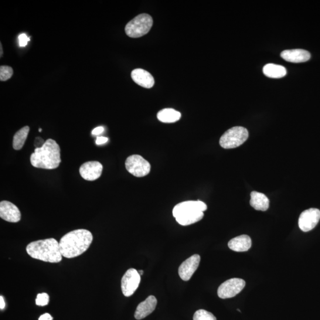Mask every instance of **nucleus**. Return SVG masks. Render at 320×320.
<instances>
[{
    "mask_svg": "<svg viewBox=\"0 0 320 320\" xmlns=\"http://www.w3.org/2000/svg\"><path fill=\"white\" fill-rule=\"evenodd\" d=\"M93 240V234L88 230L79 229L71 231L60 240L61 254L68 258L79 256L88 249Z\"/></svg>",
    "mask_w": 320,
    "mask_h": 320,
    "instance_id": "nucleus-1",
    "label": "nucleus"
},
{
    "mask_svg": "<svg viewBox=\"0 0 320 320\" xmlns=\"http://www.w3.org/2000/svg\"><path fill=\"white\" fill-rule=\"evenodd\" d=\"M60 145L52 139H48L42 147L36 148L30 155V163L36 168L53 170L61 162Z\"/></svg>",
    "mask_w": 320,
    "mask_h": 320,
    "instance_id": "nucleus-2",
    "label": "nucleus"
},
{
    "mask_svg": "<svg viewBox=\"0 0 320 320\" xmlns=\"http://www.w3.org/2000/svg\"><path fill=\"white\" fill-rule=\"evenodd\" d=\"M26 251L37 260L49 263H59L62 260L60 244L55 238L33 241L26 247Z\"/></svg>",
    "mask_w": 320,
    "mask_h": 320,
    "instance_id": "nucleus-3",
    "label": "nucleus"
},
{
    "mask_svg": "<svg viewBox=\"0 0 320 320\" xmlns=\"http://www.w3.org/2000/svg\"><path fill=\"white\" fill-rule=\"evenodd\" d=\"M207 209L206 204L200 200H189L180 203L173 210L177 222L183 226H189L201 220L203 212Z\"/></svg>",
    "mask_w": 320,
    "mask_h": 320,
    "instance_id": "nucleus-4",
    "label": "nucleus"
},
{
    "mask_svg": "<svg viewBox=\"0 0 320 320\" xmlns=\"http://www.w3.org/2000/svg\"><path fill=\"white\" fill-rule=\"evenodd\" d=\"M152 17L147 14H141L136 16L125 26V33L132 38H138L148 33L152 28Z\"/></svg>",
    "mask_w": 320,
    "mask_h": 320,
    "instance_id": "nucleus-5",
    "label": "nucleus"
},
{
    "mask_svg": "<svg viewBox=\"0 0 320 320\" xmlns=\"http://www.w3.org/2000/svg\"><path fill=\"white\" fill-rule=\"evenodd\" d=\"M248 132L242 127H235L229 129L221 136L220 144L225 149L238 147L247 141Z\"/></svg>",
    "mask_w": 320,
    "mask_h": 320,
    "instance_id": "nucleus-6",
    "label": "nucleus"
},
{
    "mask_svg": "<svg viewBox=\"0 0 320 320\" xmlns=\"http://www.w3.org/2000/svg\"><path fill=\"white\" fill-rule=\"evenodd\" d=\"M125 168L131 175L137 178L148 175L151 171V165L139 155H132L126 159Z\"/></svg>",
    "mask_w": 320,
    "mask_h": 320,
    "instance_id": "nucleus-7",
    "label": "nucleus"
},
{
    "mask_svg": "<svg viewBox=\"0 0 320 320\" xmlns=\"http://www.w3.org/2000/svg\"><path fill=\"white\" fill-rule=\"evenodd\" d=\"M246 285L243 279L233 278L224 282L218 289V295L221 299H227L236 297L243 290Z\"/></svg>",
    "mask_w": 320,
    "mask_h": 320,
    "instance_id": "nucleus-8",
    "label": "nucleus"
},
{
    "mask_svg": "<svg viewBox=\"0 0 320 320\" xmlns=\"http://www.w3.org/2000/svg\"><path fill=\"white\" fill-rule=\"evenodd\" d=\"M141 282V275L135 269H129L122 278L121 288L125 297H131L137 291Z\"/></svg>",
    "mask_w": 320,
    "mask_h": 320,
    "instance_id": "nucleus-9",
    "label": "nucleus"
},
{
    "mask_svg": "<svg viewBox=\"0 0 320 320\" xmlns=\"http://www.w3.org/2000/svg\"><path fill=\"white\" fill-rule=\"evenodd\" d=\"M320 220V210L311 208L302 212L298 220L299 229L304 232L314 229Z\"/></svg>",
    "mask_w": 320,
    "mask_h": 320,
    "instance_id": "nucleus-10",
    "label": "nucleus"
},
{
    "mask_svg": "<svg viewBox=\"0 0 320 320\" xmlns=\"http://www.w3.org/2000/svg\"><path fill=\"white\" fill-rule=\"evenodd\" d=\"M103 172V166L97 161L88 162L81 166L80 174L87 181H94L100 178Z\"/></svg>",
    "mask_w": 320,
    "mask_h": 320,
    "instance_id": "nucleus-11",
    "label": "nucleus"
},
{
    "mask_svg": "<svg viewBox=\"0 0 320 320\" xmlns=\"http://www.w3.org/2000/svg\"><path fill=\"white\" fill-rule=\"evenodd\" d=\"M200 257L198 254H194L183 261L179 268V275L184 281H188L198 268Z\"/></svg>",
    "mask_w": 320,
    "mask_h": 320,
    "instance_id": "nucleus-12",
    "label": "nucleus"
},
{
    "mask_svg": "<svg viewBox=\"0 0 320 320\" xmlns=\"http://www.w3.org/2000/svg\"><path fill=\"white\" fill-rule=\"evenodd\" d=\"M0 217L8 222L16 223L21 220V213L15 204L3 200L0 202Z\"/></svg>",
    "mask_w": 320,
    "mask_h": 320,
    "instance_id": "nucleus-13",
    "label": "nucleus"
},
{
    "mask_svg": "<svg viewBox=\"0 0 320 320\" xmlns=\"http://www.w3.org/2000/svg\"><path fill=\"white\" fill-rule=\"evenodd\" d=\"M157 300L154 296L150 295L139 304L135 312V318L137 319H142L146 317L155 310Z\"/></svg>",
    "mask_w": 320,
    "mask_h": 320,
    "instance_id": "nucleus-14",
    "label": "nucleus"
},
{
    "mask_svg": "<svg viewBox=\"0 0 320 320\" xmlns=\"http://www.w3.org/2000/svg\"><path fill=\"white\" fill-rule=\"evenodd\" d=\"M281 56L285 61L294 63H304L311 59V54L308 51L301 49L284 50Z\"/></svg>",
    "mask_w": 320,
    "mask_h": 320,
    "instance_id": "nucleus-15",
    "label": "nucleus"
},
{
    "mask_svg": "<svg viewBox=\"0 0 320 320\" xmlns=\"http://www.w3.org/2000/svg\"><path fill=\"white\" fill-rule=\"evenodd\" d=\"M131 77L136 84L142 87L150 88L154 85L155 81L152 75L148 71L141 69L133 70Z\"/></svg>",
    "mask_w": 320,
    "mask_h": 320,
    "instance_id": "nucleus-16",
    "label": "nucleus"
},
{
    "mask_svg": "<svg viewBox=\"0 0 320 320\" xmlns=\"http://www.w3.org/2000/svg\"><path fill=\"white\" fill-rule=\"evenodd\" d=\"M251 244V239L249 236L247 235H241L231 239L228 246L233 251L244 252L250 249Z\"/></svg>",
    "mask_w": 320,
    "mask_h": 320,
    "instance_id": "nucleus-17",
    "label": "nucleus"
},
{
    "mask_svg": "<svg viewBox=\"0 0 320 320\" xmlns=\"http://www.w3.org/2000/svg\"><path fill=\"white\" fill-rule=\"evenodd\" d=\"M250 205L257 210L265 211L270 207V201L264 194L253 191L250 194Z\"/></svg>",
    "mask_w": 320,
    "mask_h": 320,
    "instance_id": "nucleus-18",
    "label": "nucleus"
},
{
    "mask_svg": "<svg viewBox=\"0 0 320 320\" xmlns=\"http://www.w3.org/2000/svg\"><path fill=\"white\" fill-rule=\"evenodd\" d=\"M181 118V114L173 109H164L158 112L157 118L160 122L163 123H174L180 120Z\"/></svg>",
    "mask_w": 320,
    "mask_h": 320,
    "instance_id": "nucleus-19",
    "label": "nucleus"
},
{
    "mask_svg": "<svg viewBox=\"0 0 320 320\" xmlns=\"http://www.w3.org/2000/svg\"><path fill=\"white\" fill-rule=\"evenodd\" d=\"M263 71L265 76L272 78L284 77L287 73L284 67L274 64L265 65L263 67Z\"/></svg>",
    "mask_w": 320,
    "mask_h": 320,
    "instance_id": "nucleus-20",
    "label": "nucleus"
},
{
    "mask_svg": "<svg viewBox=\"0 0 320 320\" xmlns=\"http://www.w3.org/2000/svg\"><path fill=\"white\" fill-rule=\"evenodd\" d=\"M29 131L30 128L28 126H25L16 133L13 140V147L15 150H20L23 148Z\"/></svg>",
    "mask_w": 320,
    "mask_h": 320,
    "instance_id": "nucleus-21",
    "label": "nucleus"
},
{
    "mask_svg": "<svg viewBox=\"0 0 320 320\" xmlns=\"http://www.w3.org/2000/svg\"><path fill=\"white\" fill-rule=\"evenodd\" d=\"M193 320H217V318L212 313L205 309H199L194 314Z\"/></svg>",
    "mask_w": 320,
    "mask_h": 320,
    "instance_id": "nucleus-22",
    "label": "nucleus"
},
{
    "mask_svg": "<svg viewBox=\"0 0 320 320\" xmlns=\"http://www.w3.org/2000/svg\"><path fill=\"white\" fill-rule=\"evenodd\" d=\"M13 75V70L9 66H2L0 67V80L6 81L11 78Z\"/></svg>",
    "mask_w": 320,
    "mask_h": 320,
    "instance_id": "nucleus-23",
    "label": "nucleus"
},
{
    "mask_svg": "<svg viewBox=\"0 0 320 320\" xmlns=\"http://www.w3.org/2000/svg\"><path fill=\"white\" fill-rule=\"evenodd\" d=\"M49 302V296L46 293H42L37 295L36 304L38 306H46Z\"/></svg>",
    "mask_w": 320,
    "mask_h": 320,
    "instance_id": "nucleus-24",
    "label": "nucleus"
},
{
    "mask_svg": "<svg viewBox=\"0 0 320 320\" xmlns=\"http://www.w3.org/2000/svg\"><path fill=\"white\" fill-rule=\"evenodd\" d=\"M19 40L20 46L21 47L26 46L28 42L30 41L29 37L27 36L26 34L24 33L21 34V35L19 36Z\"/></svg>",
    "mask_w": 320,
    "mask_h": 320,
    "instance_id": "nucleus-25",
    "label": "nucleus"
},
{
    "mask_svg": "<svg viewBox=\"0 0 320 320\" xmlns=\"http://www.w3.org/2000/svg\"><path fill=\"white\" fill-rule=\"evenodd\" d=\"M45 141H44L43 139L40 137L36 138L35 141V146H36V148H40L42 147L43 145L45 144Z\"/></svg>",
    "mask_w": 320,
    "mask_h": 320,
    "instance_id": "nucleus-26",
    "label": "nucleus"
},
{
    "mask_svg": "<svg viewBox=\"0 0 320 320\" xmlns=\"http://www.w3.org/2000/svg\"><path fill=\"white\" fill-rule=\"evenodd\" d=\"M104 131V128L103 127H98L96 128H94L93 131H92V134L94 135H98L103 133Z\"/></svg>",
    "mask_w": 320,
    "mask_h": 320,
    "instance_id": "nucleus-27",
    "label": "nucleus"
},
{
    "mask_svg": "<svg viewBox=\"0 0 320 320\" xmlns=\"http://www.w3.org/2000/svg\"><path fill=\"white\" fill-rule=\"evenodd\" d=\"M108 141V138L104 137H99L97 138L96 143L97 145H99L105 144V143L107 142Z\"/></svg>",
    "mask_w": 320,
    "mask_h": 320,
    "instance_id": "nucleus-28",
    "label": "nucleus"
},
{
    "mask_svg": "<svg viewBox=\"0 0 320 320\" xmlns=\"http://www.w3.org/2000/svg\"><path fill=\"white\" fill-rule=\"evenodd\" d=\"M39 320H53V318L48 313H45L40 316Z\"/></svg>",
    "mask_w": 320,
    "mask_h": 320,
    "instance_id": "nucleus-29",
    "label": "nucleus"
},
{
    "mask_svg": "<svg viewBox=\"0 0 320 320\" xmlns=\"http://www.w3.org/2000/svg\"><path fill=\"white\" fill-rule=\"evenodd\" d=\"M5 306H6V303L4 300V298H3L2 296H1V297H0V308H1L2 310V309H5Z\"/></svg>",
    "mask_w": 320,
    "mask_h": 320,
    "instance_id": "nucleus-30",
    "label": "nucleus"
},
{
    "mask_svg": "<svg viewBox=\"0 0 320 320\" xmlns=\"http://www.w3.org/2000/svg\"><path fill=\"white\" fill-rule=\"evenodd\" d=\"M0 47H1V49H0V50H1V54H0V56H1V57H2L3 56V48H2V43H0Z\"/></svg>",
    "mask_w": 320,
    "mask_h": 320,
    "instance_id": "nucleus-31",
    "label": "nucleus"
},
{
    "mask_svg": "<svg viewBox=\"0 0 320 320\" xmlns=\"http://www.w3.org/2000/svg\"><path fill=\"white\" fill-rule=\"evenodd\" d=\"M138 273L139 275H140L141 276L143 275V274H144V271L141 270V271H138Z\"/></svg>",
    "mask_w": 320,
    "mask_h": 320,
    "instance_id": "nucleus-32",
    "label": "nucleus"
},
{
    "mask_svg": "<svg viewBox=\"0 0 320 320\" xmlns=\"http://www.w3.org/2000/svg\"><path fill=\"white\" fill-rule=\"evenodd\" d=\"M39 132H42V129L41 128H39Z\"/></svg>",
    "mask_w": 320,
    "mask_h": 320,
    "instance_id": "nucleus-33",
    "label": "nucleus"
}]
</instances>
